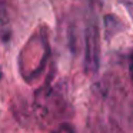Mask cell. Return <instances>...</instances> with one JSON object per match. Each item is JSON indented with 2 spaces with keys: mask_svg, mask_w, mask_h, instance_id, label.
Listing matches in <instances>:
<instances>
[{
  "mask_svg": "<svg viewBox=\"0 0 133 133\" xmlns=\"http://www.w3.org/2000/svg\"><path fill=\"white\" fill-rule=\"evenodd\" d=\"M100 64V35L96 20L89 22L86 30V67L97 72Z\"/></svg>",
  "mask_w": 133,
  "mask_h": 133,
  "instance_id": "obj_1",
  "label": "cell"
},
{
  "mask_svg": "<svg viewBox=\"0 0 133 133\" xmlns=\"http://www.w3.org/2000/svg\"><path fill=\"white\" fill-rule=\"evenodd\" d=\"M129 73H130V77L133 79V50H132L130 57H129Z\"/></svg>",
  "mask_w": 133,
  "mask_h": 133,
  "instance_id": "obj_2",
  "label": "cell"
}]
</instances>
